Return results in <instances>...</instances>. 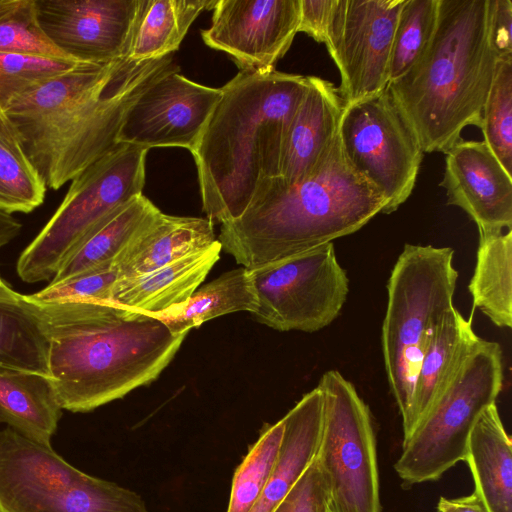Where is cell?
<instances>
[{
    "label": "cell",
    "mask_w": 512,
    "mask_h": 512,
    "mask_svg": "<svg viewBox=\"0 0 512 512\" xmlns=\"http://www.w3.org/2000/svg\"><path fill=\"white\" fill-rule=\"evenodd\" d=\"M176 67L171 55L78 63L14 99L3 114L46 188L58 190L118 144L132 105Z\"/></svg>",
    "instance_id": "obj_1"
},
{
    "label": "cell",
    "mask_w": 512,
    "mask_h": 512,
    "mask_svg": "<svg viewBox=\"0 0 512 512\" xmlns=\"http://www.w3.org/2000/svg\"><path fill=\"white\" fill-rule=\"evenodd\" d=\"M29 297V296H28ZM48 368L62 409L88 412L158 378L187 334L111 302H36Z\"/></svg>",
    "instance_id": "obj_2"
},
{
    "label": "cell",
    "mask_w": 512,
    "mask_h": 512,
    "mask_svg": "<svg viewBox=\"0 0 512 512\" xmlns=\"http://www.w3.org/2000/svg\"><path fill=\"white\" fill-rule=\"evenodd\" d=\"M308 85V76L272 69L240 71L221 87L190 151L209 220H236L259 185L279 176L284 140Z\"/></svg>",
    "instance_id": "obj_3"
},
{
    "label": "cell",
    "mask_w": 512,
    "mask_h": 512,
    "mask_svg": "<svg viewBox=\"0 0 512 512\" xmlns=\"http://www.w3.org/2000/svg\"><path fill=\"white\" fill-rule=\"evenodd\" d=\"M386 200L344 154L339 134L312 173L295 184L264 180L245 212L222 224V249L246 269L277 262L352 234Z\"/></svg>",
    "instance_id": "obj_4"
},
{
    "label": "cell",
    "mask_w": 512,
    "mask_h": 512,
    "mask_svg": "<svg viewBox=\"0 0 512 512\" xmlns=\"http://www.w3.org/2000/svg\"><path fill=\"white\" fill-rule=\"evenodd\" d=\"M487 7V0H438L427 48L387 86L423 153H446L466 126H482L500 60L489 42Z\"/></svg>",
    "instance_id": "obj_5"
},
{
    "label": "cell",
    "mask_w": 512,
    "mask_h": 512,
    "mask_svg": "<svg viewBox=\"0 0 512 512\" xmlns=\"http://www.w3.org/2000/svg\"><path fill=\"white\" fill-rule=\"evenodd\" d=\"M450 247L406 244L387 282L382 352L403 426L412 432L413 395L424 352L443 315L453 307L458 272Z\"/></svg>",
    "instance_id": "obj_6"
},
{
    "label": "cell",
    "mask_w": 512,
    "mask_h": 512,
    "mask_svg": "<svg viewBox=\"0 0 512 512\" xmlns=\"http://www.w3.org/2000/svg\"><path fill=\"white\" fill-rule=\"evenodd\" d=\"M148 151L118 143L74 178L53 216L20 255L18 276L27 283L52 279L99 221L141 195Z\"/></svg>",
    "instance_id": "obj_7"
},
{
    "label": "cell",
    "mask_w": 512,
    "mask_h": 512,
    "mask_svg": "<svg viewBox=\"0 0 512 512\" xmlns=\"http://www.w3.org/2000/svg\"><path fill=\"white\" fill-rule=\"evenodd\" d=\"M0 512H147L133 490L73 467L51 445L0 430Z\"/></svg>",
    "instance_id": "obj_8"
},
{
    "label": "cell",
    "mask_w": 512,
    "mask_h": 512,
    "mask_svg": "<svg viewBox=\"0 0 512 512\" xmlns=\"http://www.w3.org/2000/svg\"><path fill=\"white\" fill-rule=\"evenodd\" d=\"M503 384L502 351L481 339L426 417L402 444L394 469L406 486L438 480L465 459L470 431L495 404Z\"/></svg>",
    "instance_id": "obj_9"
},
{
    "label": "cell",
    "mask_w": 512,
    "mask_h": 512,
    "mask_svg": "<svg viewBox=\"0 0 512 512\" xmlns=\"http://www.w3.org/2000/svg\"><path fill=\"white\" fill-rule=\"evenodd\" d=\"M318 387L324 398L316 461L326 478L333 512H381L376 438L370 410L336 370Z\"/></svg>",
    "instance_id": "obj_10"
},
{
    "label": "cell",
    "mask_w": 512,
    "mask_h": 512,
    "mask_svg": "<svg viewBox=\"0 0 512 512\" xmlns=\"http://www.w3.org/2000/svg\"><path fill=\"white\" fill-rule=\"evenodd\" d=\"M257 321L278 331L316 332L346 302L349 282L333 243L254 269Z\"/></svg>",
    "instance_id": "obj_11"
},
{
    "label": "cell",
    "mask_w": 512,
    "mask_h": 512,
    "mask_svg": "<svg viewBox=\"0 0 512 512\" xmlns=\"http://www.w3.org/2000/svg\"><path fill=\"white\" fill-rule=\"evenodd\" d=\"M338 134L348 161L385 198L382 213L396 211L414 189L423 151L388 88L344 106Z\"/></svg>",
    "instance_id": "obj_12"
},
{
    "label": "cell",
    "mask_w": 512,
    "mask_h": 512,
    "mask_svg": "<svg viewBox=\"0 0 512 512\" xmlns=\"http://www.w3.org/2000/svg\"><path fill=\"white\" fill-rule=\"evenodd\" d=\"M405 0H337L326 42L340 73L344 106L385 90L399 12Z\"/></svg>",
    "instance_id": "obj_13"
},
{
    "label": "cell",
    "mask_w": 512,
    "mask_h": 512,
    "mask_svg": "<svg viewBox=\"0 0 512 512\" xmlns=\"http://www.w3.org/2000/svg\"><path fill=\"white\" fill-rule=\"evenodd\" d=\"M45 37L69 59L107 64L128 58L142 0H34Z\"/></svg>",
    "instance_id": "obj_14"
},
{
    "label": "cell",
    "mask_w": 512,
    "mask_h": 512,
    "mask_svg": "<svg viewBox=\"0 0 512 512\" xmlns=\"http://www.w3.org/2000/svg\"><path fill=\"white\" fill-rule=\"evenodd\" d=\"M204 43L227 53L240 71H266L298 33L300 0H217Z\"/></svg>",
    "instance_id": "obj_15"
},
{
    "label": "cell",
    "mask_w": 512,
    "mask_h": 512,
    "mask_svg": "<svg viewBox=\"0 0 512 512\" xmlns=\"http://www.w3.org/2000/svg\"><path fill=\"white\" fill-rule=\"evenodd\" d=\"M172 69L156 80L132 105L118 143L148 149L183 147L190 151L221 97V88L196 83Z\"/></svg>",
    "instance_id": "obj_16"
},
{
    "label": "cell",
    "mask_w": 512,
    "mask_h": 512,
    "mask_svg": "<svg viewBox=\"0 0 512 512\" xmlns=\"http://www.w3.org/2000/svg\"><path fill=\"white\" fill-rule=\"evenodd\" d=\"M445 157L440 186L447 204L460 207L477 225L479 235L512 228V176L484 141L461 139Z\"/></svg>",
    "instance_id": "obj_17"
},
{
    "label": "cell",
    "mask_w": 512,
    "mask_h": 512,
    "mask_svg": "<svg viewBox=\"0 0 512 512\" xmlns=\"http://www.w3.org/2000/svg\"><path fill=\"white\" fill-rule=\"evenodd\" d=\"M308 89L284 140L279 178L285 184L308 177L338 135L344 103L333 83L308 76Z\"/></svg>",
    "instance_id": "obj_18"
},
{
    "label": "cell",
    "mask_w": 512,
    "mask_h": 512,
    "mask_svg": "<svg viewBox=\"0 0 512 512\" xmlns=\"http://www.w3.org/2000/svg\"><path fill=\"white\" fill-rule=\"evenodd\" d=\"M222 246L186 255L147 274L118 280L112 303L148 314L159 315L184 305L220 259Z\"/></svg>",
    "instance_id": "obj_19"
},
{
    "label": "cell",
    "mask_w": 512,
    "mask_h": 512,
    "mask_svg": "<svg viewBox=\"0 0 512 512\" xmlns=\"http://www.w3.org/2000/svg\"><path fill=\"white\" fill-rule=\"evenodd\" d=\"M324 398L317 386L282 418L283 435L267 485L251 512H271L316 457L321 439Z\"/></svg>",
    "instance_id": "obj_20"
},
{
    "label": "cell",
    "mask_w": 512,
    "mask_h": 512,
    "mask_svg": "<svg viewBox=\"0 0 512 512\" xmlns=\"http://www.w3.org/2000/svg\"><path fill=\"white\" fill-rule=\"evenodd\" d=\"M217 240L208 218L164 213L143 230L115 259L119 280L161 268L210 247Z\"/></svg>",
    "instance_id": "obj_21"
},
{
    "label": "cell",
    "mask_w": 512,
    "mask_h": 512,
    "mask_svg": "<svg viewBox=\"0 0 512 512\" xmlns=\"http://www.w3.org/2000/svg\"><path fill=\"white\" fill-rule=\"evenodd\" d=\"M480 341L481 338L473 330L472 317L465 319L454 306L443 315L424 352L417 375L411 434L451 384Z\"/></svg>",
    "instance_id": "obj_22"
},
{
    "label": "cell",
    "mask_w": 512,
    "mask_h": 512,
    "mask_svg": "<svg viewBox=\"0 0 512 512\" xmlns=\"http://www.w3.org/2000/svg\"><path fill=\"white\" fill-rule=\"evenodd\" d=\"M475 492L489 512H512V442L496 403L485 408L474 423L465 459Z\"/></svg>",
    "instance_id": "obj_23"
},
{
    "label": "cell",
    "mask_w": 512,
    "mask_h": 512,
    "mask_svg": "<svg viewBox=\"0 0 512 512\" xmlns=\"http://www.w3.org/2000/svg\"><path fill=\"white\" fill-rule=\"evenodd\" d=\"M160 213L142 194L117 207L99 221L69 253L50 284L114 261Z\"/></svg>",
    "instance_id": "obj_24"
},
{
    "label": "cell",
    "mask_w": 512,
    "mask_h": 512,
    "mask_svg": "<svg viewBox=\"0 0 512 512\" xmlns=\"http://www.w3.org/2000/svg\"><path fill=\"white\" fill-rule=\"evenodd\" d=\"M49 377L29 372L0 374V423L44 445H50L61 417Z\"/></svg>",
    "instance_id": "obj_25"
},
{
    "label": "cell",
    "mask_w": 512,
    "mask_h": 512,
    "mask_svg": "<svg viewBox=\"0 0 512 512\" xmlns=\"http://www.w3.org/2000/svg\"><path fill=\"white\" fill-rule=\"evenodd\" d=\"M48 350L43 319L28 295L0 297V374L29 372L49 377Z\"/></svg>",
    "instance_id": "obj_26"
},
{
    "label": "cell",
    "mask_w": 512,
    "mask_h": 512,
    "mask_svg": "<svg viewBox=\"0 0 512 512\" xmlns=\"http://www.w3.org/2000/svg\"><path fill=\"white\" fill-rule=\"evenodd\" d=\"M258 301L250 271L244 267L227 271L198 288L182 306L154 317L174 334H188L204 322L233 312L254 314Z\"/></svg>",
    "instance_id": "obj_27"
},
{
    "label": "cell",
    "mask_w": 512,
    "mask_h": 512,
    "mask_svg": "<svg viewBox=\"0 0 512 512\" xmlns=\"http://www.w3.org/2000/svg\"><path fill=\"white\" fill-rule=\"evenodd\" d=\"M474 308L500 328L512 326V231L479 235L468 285Z\"/></svg>",
    "instance_id": "obj_28"
},
{
    "label": "cell",
    "mask_w": 512,
    "mask_h": 512,
    "mask_svg": "<svg viewBox=\"0 0 512 512\" xmlns=\"http://www.w3.org/2000/svg\"><path fill=\"white\" fill-rule=\"evenodd\" d=\"M217 0H142L127 59H160L179 49L198 15Z\"/></svg>",
    "instance_id": "obj_29"
},
{
    "label": "cell",
    "mask_w": 512,
    "mask_h": 512,
    "mask_svg": "<svg viewBox=\"0 0 512 512\" xmlns=\"http://www.w3.org/2000/svg\"><path fill=\"white\" fill-rule=\"evenodd\" d=\"M46 190L12 125L0 118V210L30 213L42 205Z\"/></svg>",
    "instance_id": "obj_30"
},
{
    "label": "cell",
    "mask_w": 512,
    "mask_h": 512,
    "mask_svg": "<svg viewBox=\"0 0 512 512\" xmlns=\"http://www.w3.org/2000/svg\"><path fill=\"white\" fill-rule=\"evenodd\" d=\"M283 428L282 419L263 425L234 472L226 512H251L255 508L273 470Z\"/></svg>",
    "instance_id": "obj_31"
},
{
    "label": "cell",
    "mask_w": 512,
    "mask_h": 512,
    "mask_svg": "<svg viewBox=\"0 0 512 512\" xmlns=\"http://www.w3.org/2000/svg\"><path fill=\"white\" fill-rule=\"evenodd\" d=\"M437 14L438 0H405L393 35L389 83L403 76L421 57L434 34Z\"/></svg>",
    "instance_id": "obj_32"
},
{
    "label": "cell",
    "mask_w": 512,
    "mask_h": 512,
    "mask_svg": "<svg viewBox=\"0 0 512 512\" xmlns=\"http://www.w3.org/2000/svg\"><path fill=\"white\" fill-rule=\"evenodd\" d=\"M480 129L483 141L512 176V57L497 63Z\"/></svg>",
    "instance_id": "obj_33"
},
{
    "label": "cell",
    "mask_w": 512,
    "mask_h": 512,
    "mask_svg": "<svg viewBox=\"0 0 512 512\" xmlns=\"http://www.w3.org/2000/svg\"><path fill=\"white\" fill-rule=\"evenodd\" d=\"M78 63L65 58L0 52V112L3 114L17 97L71 70Z\"/></svg>",
    "instance_id": "obj_34"
},
{
    "label": "cell",
    "mask_w": 512,
    "mask_h": 512,
    "mask_svg": "<svg viewBox=\"0 0 512 512\" xmlns=\"http://www.w3.org/2000/svg\"><path fill=\"white\" fill-rule=\"evenodd\" d=\"M0 52L69 59L42 33L34 0H0Z\"/></svg>",
    "instance_id": "obj_35"
},
{
    "label": "cell",
    "mask_w": 512,
    "mask_h": 512,
    "mask_svg": "<svg viewBox=\"0 0 512 512\" xmlns=\"http://www.w3.org/2000/svg\"><path fill=\"white\" fill-rule=\"evenodd\" d=\"M119 272L114 261L47 285L28 295L36 302L96 301L111 302Z\"/></svg>",
    "instance_id": "obj_36"
},
{
    "label": "cell",
    "mask_w": 512,
    "mask_h": 512,
    "mask_svg": "<svg viewBox=\"0 0 512 512\" xmlns=\"http://www.w3.org/2000/svg\"><path fill=\"white\" fill-rule=\"evenodd\" d=\"M271 512H333L329 487L316 458Z\"/></svg>",
    "instance_id": "obj_37"
},
{
    "label": "cell",
    "mask_w": 512,
    "mask_h": 512,
    "mask_svg": "<svg viewBox=\"0 0 512 512\" xmlns=\"http://www.w3.org/2000/svg\"><path fill=\"white\" fill-rule=\"evenodd\" d=\"M489 42L499 59L512 57V2L487 0Z\"/></svg>",
    "instance_id": "obj_38"
},
{
    "label": "cell",
    "mask_w": 512,
    "mask_h": 512,
    "mask_svg": "<svg viewBox=\"0 0 512 512\" xmlns=\"http://www.w3.org/2000/svg\"><path fill=\"white\" fill-rule=\"evenodd\" d=\"M337 0H300L298 32L326 44Z\"/></svg>",
    "instance_id": "obj_39"
},
{
    "label": "cell",
    "mask_w": 512,
    "mask_h": 512,
    "mask_svg": "<svg viewBox=\"0 0 512 512\" xmlns=\"http://www.w3.org/2000/svg\"><path fill=\"white\" fill-rule=\"evenodd\" d=\"M436 512H489L486 505L474 491L468 496L454 499L441 497Z\"/></svg>",
    "instance_id": "obj_40"
},
{
    "label": "cell",
    "mask_w": 512,
    "mask_h": 512,
    "mask_svg": "<svg viewBox=\"0 0 512 512\" xmlns=\"http://www.w3.org/2000/svg\"><path fill=\"white\" fill-rule=\"evenodd\" d=\"M21 228L22 224L12 214L0 210V248L17 237Z\"/></svg>",
    "instance_id": "obj_41"
},
{
    "label": "cell",
    "mask_w": 512,
    "mask_h": 512,
    "mask_svg": "<svg viewBox=\"0 0 512 512\" xmlns=\"http://www.w3.org/2000/svg\"><path fill=\"white\" fill-rule=\"evenodd\" d=\"M21 296V294L14 291L9 284H7L1 277H0V297L3 298H10V299H17Z\"/></svg>",
    "instance_id": "obj_42"
},
{
    "label": "cell",
    "mask_w": 512,
    "mask_h": 512,
    "mask_svg": "<svg viewBox=\"0 0 512 512\" xmlns=\"http://www.w3.org/2000/svg\"><path fill=\"white\" fill-rule=\"evenodd\" d=\"M0 118H6V117L0 112Z\"/></svg>",
    "instance_id": "obj_43"
}]
</instances>
